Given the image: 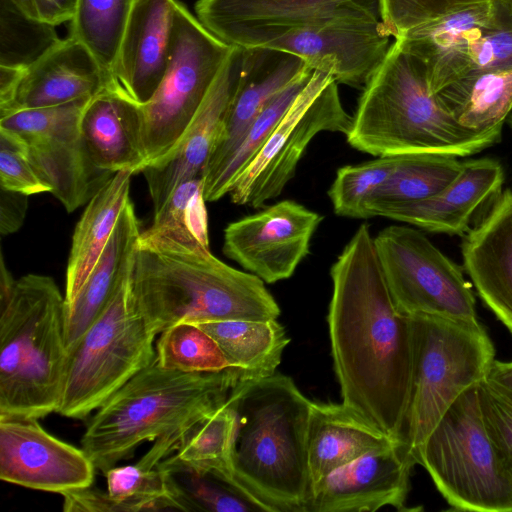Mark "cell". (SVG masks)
I'll use <instances>...</instances> for the list:
<instances>
[{
	"label": "cell",
	"mask_w": 512,
	"mask_h": 512,
	"mask_svg": "<svg viewBox=\"0 0 512 512\" xmlns=\"http://www.w3.org/2000/svg\"><path fill=\"white\" fill-rule=\"evenodd\" d=\"M399 440L344 403L312 402L306 436L310 490L335 470Z\"/></svg>",
	"instance_id": "obj_26"
},
{
	"label": "cell",
	"mask_w": 512,
	"mask_h": 512,
	"mask_svg": "<svg viewBox=\"0 0 512 512\" xmlns=\"http://www.w3.org/2000/svg\"><path fill=\"white\" fill-rule=\"evenodd\" d=\"M238 382L233 370L185 373L162 367L155 357L87 419L81 447L102 474L146 441L170 456Z\"/></svg>",
	"instance_id": "obj_4"
},
{
	"label": "cell",
	"mask_w": 512,
	"mask_h": 512,
	"mask_svg": "<svg viewBox=\"0 0 512 512\" xmlns=\"http://www.w3.org/2000/svg\"><path fill=\"white\" fill-rule=\"evenodd\" d=\"M478 395L486 429L512 477V404L499 396L483 380Z\"/></svg>",
	"instance_id": "obj_43"
},
{
	"label": "cell",
	"mask_w": 512,
	"mask_h": 512,
	"mask_svg": "<svg viewBox=\"0 0 512 512\" xmlns=\"http://www.w3.org/2000/svg\"><path fill=\"white\" fill-rule=\"evenodd\" d=\"M397 156L393 173L369 202L371 217L384 207L416 202L437 194L452 183L463 168V162L452 155L413 153Z\"/></svg>",
	"instance_id": "obj_32"
},
{
	"label": "cell",
	"mask_w": 512,
	"mask_h": 512,
	"mask_svg": "<svg viewBox=\"0 0 512 512\" xmlns=\"http://www.w3.org/2000/svg\"><path fill=\"white\" fill-rule=\"evenodd\" d=\"M416 464L403 440L371 451L312 486L305 512L406 510Z\"/></svg>",
	"instance_id": "obj_18"
},
{
	"label": "cell",
	"mask_w": 512,
	"mask_h": 512,
	"mask_svg": "<svg viewBox=\"0 0 512 512\" xmlns=\"http://www.w3.org/2000/svg\"><path fill=\"white\" fill-rule=\"evenodd\" d=\"M90 98L0 116V128L22 142L34 169L67 212L88 203L114 175L95 165L82 135L81 117Z\"/></svg>",
	"instance_id": "obj_14"
},
{
	"label": "cell",
	"mask_w": 512,
	"mask_h": 512,
	"mask_svg": "<svg viewBox=\"0 0 512 512\" xmlns=\"http://www.w3.org/2000/svg\"><path fill=\"white\" fill-rule=\"evenodd\" d=\"M396 39L423 63L436 94L464 77L512 66V6L475 2Z\"/></svg>",
	"instance_id": "obj_12"
},
{
	"label": "cell",
	"mask_w": 512,
	"mask_h": 512,
	"mask_svg": "<svg viewBox=\"0 0 512 512\" xmlns=\"http://www.w3.org/2000/svg\"><path fill=\"white\" fill-rule=\"evenodd\" d=\"M107 493L117 511L181 510L166 471L158 464L148 466L140 461L114 466L105 474Z\"/></svg>",
	"instance_id": "obj_38"
},
{
	"label": "cell",
	"mask_w": 512,
	"mask_h": 512,
	"mask_svg": "<svg viewBox=\"0 0 512 512\" xmlns=\"http://www.w3.org/2000/svg\"><path fill=\"white\" fill-rule=\"evenodd\" d=\"M504 170L492 158L463 162L458 177L443 190L426 199L388 206L376 216L404 222L423 230L465 235L474 214L502 191Z\"/></svg>",
	"instance_id": "obj_25"
},
{
	"label": "cell",
	"mask_w": 512,
	"mask_h": 512,
	"mask_svg": "<svg viewBox=\"0 0 512 512\" xmlns=\"http://www.w3.org/2000/svg\"><path fill=\"white\" fill-rule=\"evenodd\" d=\"M38 420L0 416V479L61 495L92 486L96 468L83 448L54 437Z\"/></svg>",
	"instance_id": "obj_17"
},
{
	"label": "cell",
	"mask_w": 512,
	"mask_h": 512,
	"mask_svg": "<svg viewBox=\"0 0 512 512\" xmlns=\"http://www.w3.org/2000/svg\"><path fill=\"white\" fill-rule=\"evenodd\" d=\"M397 161V155L384 156L339 168L328 190L334 212L343 217L370 218L369 202L389 179Z\"/></svg>",
	"instance_id": "obj_40"
},
{
	"label": "cell",
	"mask_w": 512,
	"mask_h": 512,
	"mask_svg": "<svg viewBox=\"0 0 512 512\" xmlns=\"http://www.w3.org/2000/svg\"><path fill=\"white\" fill-rule=\"evenodd\" d=\"M315 67L276 95L260 112L237 147L213 170L204 173V197L212 202L230 193L242 171L262 148L293 100L310 80Z\"/></svg>",
	"instance_id": "obj_34"
},
{
	"label": "cell",
	"mask_w": 512,
	"mask_h": 512,
	"mask_svg": "<svg viewBox=\"0 0 512 512\" xmlns=\"http://www.w3.org/2000/svg\"><path fill=\"white\" fill-rule=\"evenodd\" d=\"M16 280L5 266L4 258L1 256L0 265V306L6 303L14 288Z\"/></svg>",
	"instance_id": "obj_47"
},
{
	"label": "cell",
	"mask_w": 512,
	"mask_h": 512,
	"mask_svg": "<svg viewBox=\"0 0 512 512\" xmlns=\"http://www.w3.org/2000/svg\"><path fill=\"white\" fill-rule=\"evenodd\" d=\"M328 329L342 403L402 440L413 340L409 316L388 290L369 225L361 224L331 267Z\"/></svg>",
	"instance_id": "obj_1"
},
{
	"label": "cell",
	"mask_w": 512,
	"mask_h": 512,
	"mask_svg": "<svg viewBox=\"0 0 512 512\" xmlns=\"http://www.w3.org/2000/svg\"><path fill=\"white\" fill-rule=\"evenodd\" d=\"M336 69L334 58H326L316 65L308 83L234 182L229 193L234 204L259 208L278 197L317 134L349 132L353 117L342 105Z\"/></svg>",
	"instance_id": "obj_11"
},
{
	"label": "cell",
	"mask_w": 512,
	"mask_h": 512,
	"mask_svg": "<svg viewBox=\"0 0 512 512\" xmlns=\"http://www.w3.org/2000/svg\"><path fill=\"white\" fill-rule=\"evenodd\" d=\"M417 464L453 510L512 512V477L486 429L478 384L445 412L423 443Z\"/></svg>",
	"instance_id": "obj_8"
},
{
	"label": "cell",
	"mask_w": 512,
	"mask_h": 512,
	"mask_svg": "<svg viewBox=\"0 0 512 512\" xmlns=\"http://www.w3.org/2000/svg\"><path fill=\"white\" fill-rule=\"evenodd\" d=\"M242 50L238 84L203 174L216 168L237 147L254 120L276 95L315 67L302 57L281 50L263 47Z\"/></svg>",
	"instance_id": "obj_23"
},
{
	"label": "cell",
	"mask_w": 512,
	"mask_h": 512,
	"mask_svg": "<svg viewBox=\"0 0 512 512\" xmlns=\"http://www.w3.org/2000/svg\"><path fill=\"white\" fill-rule=\"evenodd\" d=\"M128 266L99 317L69 352L57 413L87 420L117 389L156 356L157 336L147 325L131 292Z\"/></svg>",
	"instance_id": "obj_9"
},
{
	"label": "cell",
	"mask_w": 512,
	"mask_h": 512,
	"mask_svg": "<svg viewBox=\"0 0 512 512\" xmlns=\"http://www.w3.org/2000/svg\"><path fill=\"white\" fill-rule=\"evenodd\" d=\"M28 195L0 188V232L2 236L16 232L23 224Z\"/></svg>",
	"instance_id": "obj_45"
},
{
	"label": "cell",
	"mask_w": 512,
	"mask_h": 512,
	"mask_svg": "<svg viewBox=\"0 0 512 512\" xmlns=\"http://www.w3.org/2000/svg\"><path fill=\"white\" fill-rule=\"evenodd\" d=\"M242 52V48L234 46L181 138L168 153L141 171L154 212L164 205L181 182L203 174L238 84Z\"/></svg>",
	"instance_id": "obj_20"
},
{
	"label": "cell",
	"mask_w": 512,
	"mask_h": 512,
	"mask_svg": "<svg viewBox=\"0 0 512 512\" xmlns=\"http://www.w3.org/2000/svg\"><path fill=\"white\" fill-rule=\"evenodd\" d=\"M195 324L214 338L239 381L275 374L290 341L277 319H235Z\"/></svg>",
	"instance_id": "obj_30"
},
{
	"label": "cell",
	"mask_w": 512,
	"mask_h": 512,
	"mask_svg": "<svg viewBox=\"0 0 512 512\" xmlns=\"http://www.w3.org/2000/svg\"><path fill=\"white\" fill-rule=\"evenodd\" d=\"M512 6V0H504Z\"/></svg>",
	"instance_id": "obj_49"
},
{
	"label": "cell",
	"mask_w": 512,
	"mask_h": 512,
	"mask_svg": "<svg viewBox=\"0 0 512 512\" xmlns=\"http://www.w3.org/2000/svg\"><path fill=\"white\" fill-rule=\"evenodd\" d=\"M484 0H377L379 19L394 39L463 6Z\"/></svg>",
	"instance_id": "obj_41"
},
{
	"label": "cell",
	"mask_w": 512,
	"mask_h": 512,
	"mask_svg": "<svg viewBox=\"0 0 512 512\" xmlns=\"http://www.w3.org/2000/svg\"><path fill=\"white\" fill-rule=\"evenodd\" d=\"M409 317L413 359L402 440L417 463L423 443L445 412L462 393L485 380L495 349L478 319Z\"/></svg>",
	"instance_id": "obj_7"
},
{
	"label": "cell",
	"mask_w": 512,
	"mask_h": 512,
	"mask_svg": "<svg viewBox=\"0 0 512 512\" xmlns=\"http://www.w3.org/2000/svg\"><path fill=\"white\" fill-rule=\"evenodd\" d=\"M345 136L353 148L376 157H464L499 142L501 132L462 125L430 91L423 63L395 39L363 87Z\"/></svg>",
	"instance_id": "obj_5"
},
{
	"label": "cell",
	"mask_w": 512,
	"mask_h": 512,
	"mask_svg": "<svg viewBox=\"0 0 512 512\" xmlns=\"http://www.w3.org/2000/svg\"><path fill=\"white\" fill-rule=\"evenodd\" d=\"M389 39L380 19L345 20L264 35L246 48L285 51L314 66L326 58H334L336 81L363 88L385 58L391 45Z\"/></svg>",
	"instance_id": "obj_19"
},
{
	"label": "cell",
	"mask_w": 512,
	"mask_h": 512,
	"mask_svg": "<svg viewBox=\"0 0 512 512\" xmlns=\"http://www.w3.org/2000/svg\"><path fill=\"white\" fill-rule=\"evenodd\" d=\"M136 0H78L70 36L94 55L111 86V74Z\"/></svg>",
	"instance_id": "obj_35"
},
{
	"label": "cell",
	"mask_w": 512,
	"mask_h": 512,
	"mask_svg": "<svg viewBox=\"0 0 512 512\" xmlns=\"http://www.w3.org/2000/svg\"><path fill=\"white\" fill-rule=\"evenodd\" d=\"M233 48L178 2L164 76L140 106L144 168L181 138Z\"/></svg>",
	"instance_id": "obj_10"
},
{
	"label": "cell",
	"mask_w": 512,
	"mask_h": 512,
	"mask_svg": "<svg viewBox=\"0 0 512 512\" xmlns=\"http://www.w3.org/2000/svg\"><path fill=\"white\" fill-rule=\"evenodd\" d=\"M234 430L235 415L227 398L190 428L172 455L186 467L214 475L242 492L232 466Z\"/></svg>",
	"instance_id": "obj_33"
},
{
	"label": "cell",
	"mask_w": 512,
	"mask_h": 512,
	"mask_svg": "<svg viewBox=\"0 0 512 512\" xmlns=\"http://www.w3.org/2000/svg\"><path fill=\"white\" fill-rule=\"evenodd\" d=\"M65 296L53 278L27 274L0 306V416L57 412L68 365Z\"/></svg>",
	"instance_id": "obj_6"
},
{
	"label": "cell",
	"mask_w": 512,
	"mask_h": 512,
	"mask_svg": "<svg viewBox=\"0 0 512 512\" xmlns=\"http://www.w3.org/2000/svg\"><path fill=\"white\" fill-rule=\"evenodd\" d=\"M234 415V479L261 511L305 512L310 495L306 436L312 401L289 376L239 381Z\"/></svg>",
	"instance_id": "obj_3"
},
{
	"label": "cell",
	"mask_w": 512,
	"mask_h": 512,
	"mask_svg": "<svg viewBox=\"0 0 512 512\" xmlns=\"http://www.w3.org/2000/svg\"><path fill=\"white\" fill-rule=\"evenodd\" d=\"M159 465L166 471L182 511L243 512L261 509L246 495L211 474L198 473L173 455Z\"/></svg>",
	"instance_id": "obj_37"
},
{
	"label": "cell",
	"mask_w": 512,
	"mask_h": 512,
	"mask_svg": "<svg viewBox=\"0 0 512 512\" xmlns=\"http://www.w3.org/2000/svg\"><path fill=\"white\" fill-rule=\"evenodd\" d=\"M155 350L159 364L170 370L185 373L233 370L214 338L195 323H178L161 332Z\"/></svg>",
	"instance_id": "obj_39"
},
{
	"label": "cell",
	"mask_w": 512,
	"mask_h": 512,
	"mask_svg": "<svg viewBox=\"0 0 512 512\" xmlns=\"http://www.w3.org/2000/svg\"><path fill=\"white\" fill-rule=\"evenodd\" d=\"M485 382L504 400L512 404V361L494 360Z\"/></svg>",
	"instance_id": "obj_46"
},
{
	"label": "cell",
	"mask_w": 512,
	"mask_h": 512,
	"mask_svg": "<svg viewBox=\"0 0 512 512\" xmlns=\"http://www.w3.org/2000/svg\"><path fill=\"white\" fill-rule=\"evenodd\" d=\"M140 233L135 207L129 200L89 277L75 299L65 303L64 327L68 354L113 296L133 260Z\"/></svg>",
	"instance_id": "obj_28"
},
{
	"label": "cell",
	"mask_w": 512,
	"mask_h": 512,
	"mask_svg": "<svg viewBox=\"0 0 512 512\" xmlns=\"http://www.w3.org/2000/svg\"><path fill=\"white\" fill-rule=\"evenodd\" d=\"M82 135L95 165L113 174L145 166L140 105L103 88L93 95L81 117Z\"/></svg>",
	"instance_id": "obj_27"
},
{
	"label": "cell",
	"mask_w": 512,
	"mask_h": 512,
	"mask_svg": "<svg viewBox=\"0 0 512 512\" xmlns=\"http://www.w3.org/2000/svg\"><path fill=\"white\" fill-rule=\"evenodd\" d=\"M391 298L399 312L477 320L476 299L463 267L420 230L391 225L374 237Z\"/></svg>",
	"instance_id": "obj_13"
},
{
	"label": "cell",
	"mask_w": 512,
	"mask_h": 512,
	"mask_svg": "<svg viewBox=\"0 0 512 512\" xmlns=\"http://www.w3.org/2000/svg\"><path fill=\"white\" fill-rule=\"evenodd\" d=\"M20 15L38 25L56 26L71 21L78 0H9Z\"/></svg>",
	"instance_id": "obj_44"
},
{
	"label": "cell",
	"mask_w": 512,
	"mask_h": 512,
	"mask_svg": "<svg viewBox=\"0 0 512 512\" xmlns=\"http://www.w3.org/2000/svg\"><path fill=\"white\" fill-rule=\"evenodd\" d=\"M323 216L293 200H282L231 222L223 252L265 283L290 278L310 251Z\"/></svg>",
	"instance_id": "obj_15"
},
{
	"label": "cell",
	"mask_w": 512,
	"mask_h": 512,
	"mask_svg": "<svg viewBox=\"0 0 512 512\" xmlns=\"http://www.w3.org/2000/svg\"><path fill=\"white\" fill-rule=\"evenodd\" d=\"M0 188L28 196L50 192L28 159L22 142L4 128H0Z\"/></svg>",
	"instance_id": "obj_42"
},
{
	"label": "cell",
	"mask_w": 512,
	"mask_h": 512,
	"mask_svg": "<svg viewBox=\"0 0 512 512\" xmlns=\"http://www.w3.org/2000/svg\"><path fill=\"white\" fill-rule=\"evenodd\" d=\"M108 85V78L94 55L83 43L69 36L53 41L29 63H21L12 100L0 109V116L92 97Z\"/></svg>",
	"instance_id": "obj_22"
},
{
	"label": "cell",
	"mask_w": 512,
	"mask_h": 512,
	"mask_svg": "<svg viewBox=\"0 0 512 512\" xmlns=\"http://www.w3.org/2000/svg\"><path fill=\"white\" fill-rule=\"evenodd\" d=\"M133 172L115 173L89 200L76 224L66 271L65 303L72 302L101 257L130 200Z\"/></svg>",
	"instance_id": "obj_29"
},
{
	"label": "cell",
	"mask_w": 512,
	"mask_h": 512,
	"mask_svg": "<svg viewBox=\"0 0 512 512\" xmlns=\"http://www.w3.org/2000/svg\"><path fill=\"white\" fill-rule=\"evenodd\" d=\"M464 236L463 268L484 304L512 333V189L501 191Z\"/></svg>",
	"instance_id": "obj_24"
},
{
	"label": "cell",
	"mask_w": 512,
	"mask_h": 512,
	"mask_svg": "<svg viewBox=\"0 0 512 512\" xmlns=\"http://www.w3.org/2000/svg\"><path fill=\"white\" fill-rule=\"evenodd\" d=\"M436 94L462 125L502 132L512 113V66L464 77Z\"/></svg>",
	"instance_id": "obj_31"
},
{
	"label": "cell",
	"mask_w": 512,
	"mask_h": 512,
	"mask_svg": "<svg viewBox=\"0 0 512 512\" xmlns=\"http://www.w3.org/2000/svg\"><path fill=\"white\" fill-rule=\"evenodd\" d=\"M205 201L203 174L181 182L164 205L154 212L153 223L144 232L209 249Z\"/></svg>",
	"instance_id": "obj_36"
},
{
	"label": "cell",
	"mask_w": 512,
	"mask_h": 512,
	"mask_svg": "<svg viewBox=\"0 0 512 512\" xmlns=\"http://www.w3.org/2000/svg\"><path fill=\"white\" fill-rule=\"evenodd\" d=\"M195 11L212 34L240 48L308 25L379 19L377 0H198Z\"/></svg>",
	"instance_id": "obj_16"
},
{
	"label": "cell",
	"mask_w": 512,
	"mask_h": 512,
	"mask_svg": "<svg viewBox=\"0 0 512 512\" xmlns=\"http://www.w3.org/2000/svg\"><path fill=\"white\" fill-rule=\"evenodd\" d=\"M511 129H512V113L509 115L508 119H507Z\"/></svg>",
	"instance_id": "obj_48"
},
{
	"label": "cell",
	"mask_w": 512,
	"mask_h": 512,
	"mask_svg": "<svg viewBox=\"0 0 512 512\" xmlns=\"http://www.w3.org/2000/svg\"><path fill=\"white\" fill-rule=\"evenodd\" d=\"M264 283L209 249L145 232L135 247L131 292L156 335L182 322L277 319L280 308Z\"/></svg>",
	"instance_id": "obj_2"
},
{
	"label": "cell",
	"mask_w": 512,
	"mask_h": 512,
	"mask_svg": "<svg viewBox=\"0 0 512 512\" xmlns=\"http://www.w3.org/2000/svg\"><path fill=\"white\" fill-rule=\"evenodd\" d=\"M178 0H136L111 74L113 89L138 105L158 88L170 53Z\"/></svg>",
	"instance_id": "obj_21"
}]
</instances>
